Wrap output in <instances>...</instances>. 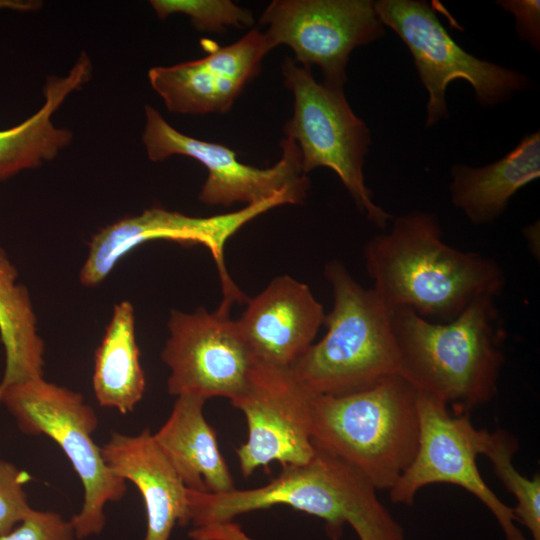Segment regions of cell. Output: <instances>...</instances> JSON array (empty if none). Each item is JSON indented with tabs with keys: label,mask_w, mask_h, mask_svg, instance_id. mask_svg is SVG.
Returning <instances> with one entry per match:
<instances>
[{
	"label": "cell",
	"mask_w": 540,
	"mask_h": 540,
	"mask_svg": "<svg viewBox=\"0 0 540 540\" xmlns=\"http://www.w3.org/2000/svg\"><path fill=\"white\" fill-rule=\"evenodd\" d=\"M259 22L272 49L289 46L297 63L318 65L323 83L342 89L351 52L385 35L370 0H274Z\"/></svg>",
	"instance_id": "cell-12"
},
{
	"label": "cell",
	"mask_w": 540,
	"mask_h": 540,
	"mask_svg": "<svg viewBox=\"0 0 540 540\" xmlns=\"http://www.w3.org/2000/svg\"><path fill=\"white\" fill-rule=\"evenodd\" d=\"M150 4L160 19L185 14L200 31L222 32L227 26L244 28L255 24L250 10L229 0H151Z\"/></svg>",
	"instance_id": "cell-24"
},
{
	"label": "cell",
	"mask_w": 540,
	"mask_h": 540,
	"mask_svg": "<svg viewBox=\"0 0 540 540\" xmlns=\"http://www.w3.org/2000/svg\"><path fill=\"white\" fill-rule=\"evenodd\" d=\"M232 303L224 298L213 312L171 311L161 353L170 369L171 395L225 397L233 403L248 389L257 361L230 316Z\"/></svg>",
	"instance_id": "cell-10"
},
{
	"label": "cell",
	"mask_w": 540,
	"mask_h": 540,
	"mask_svg": "<svg viewBox=\"0 0 540 540\" xmlns=\"http://www.w3.org/2000/svg\"><path fill=\"white\" fill-rule=\"evenodd\" d=\"M0 540H77L70 520L51 510L32 509L9 533Z\"/></svg>",
	"instance_id": "cell-26"
},
{
	"label": "cell",
	"mask_w": 540,
	"mask_h": 540,
	"mask_svg": "<svg viewBox=\"0 0 540 540\" xmlns=\"http://www.w3.org/2000/svg\"><path fill=\"white\" fill-rule=\"evenodd\" d=\"M142 140L147 156L162 161L170 156L194 158L208 171L199 200L209 206H246L283 198L289 204L303 202L310 181L301 168L297 144L286 138L281 142V159L272 167L256 168L237 160L234 151L216 143L187 136L172 127L152 106H145Z\"/></svg>",
	"instance_id": "cell-9"
},
{
	"label": "cell",
	"mask_w": 540,
	"mask_h": 540,
	"mask_svg": "<svg viewBox=\"0 0 540 540\" xmlns=\"http://www.w3.org/2000/svg\"><path fill=\"white\" fill-rule=\"evenodd\" d=\"M376 491L357 468L315 447L308 462L283 467L276 478L261 487L235 488L218 494L188 489V523L196 528L287 505L324 520L334 540L342 535L345 524L360 540H404L403 528L380 502Z\"/></svg>",
	"instance_id": "cell-3"
},
{
	"label": "cell",
	"mask_w": 540,
	"mask_h": 540,
	"mask_svg": "<svg viewBox=\"0 0 540 540\" xmlns=\"http://www.w3.org/2000/svg\"><path fill=\"white\" fill-rule=\"evenodd\" d=\"M313 445L390 490L418 448L417 392L400 374L339 396H312Z\"/></svg>",
	"instance_id": "cell-5"
},
{
	"label": "cell",
	"mask_w": 540,
	"mask_h": 540,
	"mask_svg": "<svg viewBox=\"0 0 540 540\" xmlns=\"http://www.w3.org/2000/svg\"><path fill=\"white\" fill-rule=\"evenodd\" d=\"M419 441L414 459L394 486L390 499L412 505L417 492L434 483L459 486L481 501L500 525L506 540H527L511 507L483 480L476 458L483 454L488 431L477 429L469 414L454 415L442 402L417 393Z\"/></svg>",
	"instance_id": "cell-11"
},
{
	"label": "cell",
	"mask_w": 540,
	"mask_h": 540,
	"mask_svg": "<svg viewBox=\"0 0 540 540\" xmlns=\"http://www.w3.org/2000/svg\"><path fill=\"white\" fill-rule=\"evenodd\" d=\"M206 400L181 395L153 437L184 485L202 493H225L235 489L234 479L221 454L215 430L206 421Z\"/></svg>",
	"instance_id": "cell-18"
},
{
	"label": "cell",
	"mask_w": 540,
	"mask_h": 540,
	"mask_svg": "<svg viewBox=\"0 0 540 540\" xmlns=\"http://www.w3.org/2000/svg\"><path fill=\"white\" fill-rule=\"evenodd\" d=\"M324 318L310 288L283 275L248 299L237 324L258 363L289 369L314 343Z\"/></svg>",
	"instance_id": "cell-16"
},
{
	"label": "cell",
	"mask_w": 540,
	"mask_h": 540,
	"mask_svg": "<svg viewBox=\"0 0 540 540\" xmlns=\"http://www.w3.org/2000/svg\"><path fill=\"white\" fill-rule=\"evenodd\" d=\"M17 279L15 266L0 247V337L5 351L0 395L7 387L44 373V342L28 290Z\"/></svg>",
	"instance_id": "cell-22"
},
{
	"label": "cell",
	"mask_w": 540,
	"mask_h": 540,
	"mask_svg": "<svg viewBox=\"0 0 540 540\" xmlns=\"http://www.w3.org/2000/svg\"><path fill=\"white\" fill-rule=\"evenodd\" d=\"M101 451L111 471L142 495L147 522L143 540H169L176 524H188V488L149 429L133 436L112 432Z\"/></svg>",
	"instance_id": "cell-17"
},
{
	"label": "cell",
	"mask_w": 540,
	"mask_h": 540,
	"mask_svg": "<svg viewBox=\"0 0 540 540\" xmlns=\"http://www.w3.org/2000/svg\"><path fill=\"white\" fill-rule=\"evenodd\" d=\"M93 390L98 404L125 415L142 399L146 380L135 336V316L129 301L116 304L95 352Z\"/></svg>",
	"instance_id": "cell-21"
},
{
	"label": "cell",
	"mask_w": 540,
	"mask_h": 540,
	"mask_svg": "<svg viewBox=\"0 0 540 540\" xmlns=\"http://www.w3.org/2000/svg\"><path fill=\"white\" fill-rule=\"evenodd\" d=\"M540 176V133L525 135L509 153L482 167L456 164L449 192L453 205L474 225L496 221L510 199Z\"/></svg>",
	"instance_id": "cell-19"
},
{
	"label": "cell",
	"mask_w": 540,
	"mask_h": 540,
	"mask_svg": "<svg viewBox=\"0 0 540 540\" xmlns=\"http://www.w3.org/2000/svg\"><path fill=\"white\" fill-rule=\"evenodd\" d=\"M282 73L294 97L293 117L284 131L298 146L303 173L318 167L333 170L360 213L385 230L394 217L373 202L363 175L371 142L366 123L355 115L342 88L318 83L310 69L294 59L285 57Z\"/></svg>",
	"instance_id": "cell-7"
},
{
	"label": "cell",
	"mask_w": 540,
	"mask_h": 540,
	"mask_svg": "<svg viewBox=\"0 0 540 540\" xmlns=\"http://www.w3.org/2000/svg\"><path fill=\"white\" fill-rule=\"evenodd\" d=\"M284 204H288L286 199L276 198L235 212L204 218L150 208L139 215L114 222L93 236L80 271V281L84 286H95L106 278L121 257L136 246L151 240H172L208 248L218 269L224 298L241 302L246 297L228 275L224 262L226 241L247 222Z\"/></svg>",
	"instance_id": "cell-13"
},
{
	"label": "cell",
	"mask_w": 540,
	"mask_h": 540,
	"mask_svg": "<svg viewBox=\"0 0 540 540\" xmlns=\"http://www.w3.org/2000/svg\"><path fill=\"white\" fill-rule=\"evenodd\" d=\"M28 478L14 464L0 459V535L9 533L33 509L23 488Z\"/></svg>",
	"instance_id": "cell-25"
},
{
	"label": "cell",
	"mask_w": 540,
	"mask_h": 540,
	"mask_svg": "<svg viewBox=\"0 0 540 540\" xmlns=\"http://www.w3.org/2000/svg\"><path fill=\"white\" fill-rule=\"evenodd\" d=\"M311 398L289 369L256 363L248 389L232 403L248 427L247 441L236 450L244 477L273 461L283 468L314 456Z\"/></svg>",
	"instance_id": "cell-14"
},
{
	"label": "cell",
	"mask_w": 540,
	"mask_h": 540,
	"mask_svg": "<svg viewBox=\"0 0 540 540\" xmlns=\"http://www.w3.org/2000/svg\"><path fill=\"white\" fill-rule=\"evenodd\" d=\"M518 440L504 430L488 432L483 454L491 461L494 473L512 493L517 505L512 508L516 521L525 526L531 540H540V477L523 476L513 465Z\"/></svg>",
	"instance_id": "cell-23"
},
{
	"label": "cell",
	"mask_w": 540,
	"mask_h": 540,
	"mask_svg": "<svg viewBox=\"0 0 540 540\" xmlns=\"http://www.w3.org/2000/svg\"><path fill=\"white\" fill-rule=\"evenodd\" d=\"M375 11L409 49L419 78L426 88V125L433 126L449 115L446 88L462 79L473 88L477 101L494 106L529 86L516 70L479 59L462 49L440 23L426 1L379 0Z\"/></svg>",
	"instance_id": "cell-8"
},
{
	"label": "cell",
	"mask_w": 540,
	"mask_h": 540,
	"mask_svg": "<svg viewBox=\"0 0 540 540\" xmlns=\"http://www.w3.org/2000/svg\"><path fill=\"white\" fill-rule=\"evenodd\" d=\"M497 4L514 15L516 30L521 40L527 41L535 50L540 46V1L500 0Z\"/></svg>",
	"instance_id": "cell-27"
},
{
	"label": "cell",
	"mask_w": 540,
	"mask_h": 540,
	"mask_svg": "<svg viewBox=\"0 0 540 540\" xmlns=\"http://www.w3.org/2000/svg\"><path fill=\"white\" fill-rule=\"evenodd\" d=\"M495 298L471 303L456 318L437 323L407 308H391L400 372L417 393L469 414L497 392L505 332Z\"/></svg>",
	"instance_id": "cell-2"
},
{
	"label": "cell",
	"mask_w": 540,
	"mask_h": 540,
	"mask_svg": "<svg viewBox=\"0 0 540 540\" xmlns=\"http://www.w3.org/2000/svg\"><path fill=\"white\" fill-rule=\"evenodd\" d=\"M42 3L35 0H0V10L9 9L18 12L35 11L41 7Z\"/></svg>",
	"instance_id": "cell-28"
},
{
	"label": "cell",
	"mask_w": 540,
	"mask_h": 540,
	"mask_svg": "<svg viewBox=\"0 0 540 540\" xmlns=\"http://www.w3.org/2000/svg\"><path fill=\"white\" fill-rule=\"evenodd\" d=\"M92 76V63L82 53L65 76H49L42 107L20 124L0 130V180L54 159L72 141V132L56 127L52 116L72 92Z\"/></svg>",
	"instance_id": "cell-20"
},
{
	"label": "cell",
	"mask_w": 540,
	"mask_h": 540,
	"mask_svg": "<svg viewBox=\"0 0 540 540\" xmlns=\"http://www.w3.org/2000/svg\"><path fill=\"white\" fill-rule=\"evenodd\" d=\"M364 259L372 289L389 309L407 308L437 323L480 298H496L505 284L495 260L448 245L437 217L423 211L393 218L390 231L366 243Z\"/></svg>",
	"instance_id": "cell-1"
},
{
	"label": "cell",
	"mask_w": 540,
	"mask_h": 540,
	"mask_svg": "<svg viewBox=\"0 0 540 540\" xmlns=\"http://www.w3.org/2000/svg\"><path fill=\"white\" fill-rule=\"evenodd\" d=\"M271 50L265 33L253 28L235 43L217 48L204 58L153 67L148 79L171 112L224 113L257 76L263 57Z\"/></svg>",
	"instance_id": "cell-15"
},
{
	"label": "cell",
	"mask_w": 540,
	"mask_h": 540,
	"mask_svg": "<svg viewBox=\"0 0 540 540\" xmlns=\"http://www.w3.org/2000/svg\"><path fill=\"white\" fill-rule=\"evenodd\" d=\"M19 428L31 435L54 440L70 460L84 490L80 511L70 519L76 538L102 532L108 502L121 500L126 481L106 464L101 447L93 440L98 426L95 410L83 396L68 388L34 378L7 387L0 395Z\"/></svg>",
	"instance_id": "cell-6"
},
{
	"label": "cell",
	"mask_w": 540,
	"mask_h": 540,
	"mask_svg": "<svg viewBox=\"0 0 540 540\" xmlns=\"http://www.w3.org/2000/svg\"><path fill=\"white\" fill-rule=\"evenodd\" d=\"M324 275L333 292L327 331L289 368L297 383L312 396H339L399 374L390 309L343 262L329 261Z\"/></svg>",
	"instance_id": "cell-4"
}]
</instances>
